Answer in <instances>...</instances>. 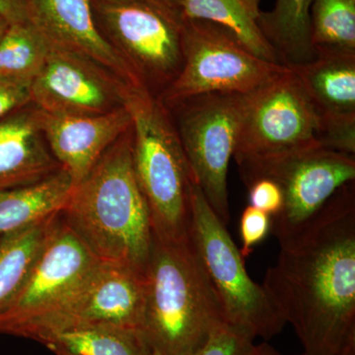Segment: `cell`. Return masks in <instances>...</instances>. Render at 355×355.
Instances as JSON below:
<instances>
[{
	"instance_id": "e0dca14e",
	"label": "cell",
	"mask_w": 355,
	"mask_h": 355,
	"mask_svg": "<svg viewBox=\"0 0 355 355\" xmlns=\"http://www.w3.org/2000/svg\"><path fill=\"white\" fill-rule=\"evenodd\" d=\"M60 168L32 103L0 119V191L36 183Z\"/></svg>"
},
{
	"instance_id": "5bb4252c",
	"label": "cell",
	"mask_w": 355,
	"mask_h": 355,
	"mask_svg": "<svg viewBox=\"0 0 355 355\" xmlns=\"http://www.w3.org/2000/svg\"><path fill=\"white\" fill-rule=\"evenodd\" d=\"M319 118L320 146L355 154V53L319 51L289 65Z\"/></svg>"
},
{
	"instance_id": "d6a6232c",
	"label": "cell",
	"mask_w": 355,
	"mask_h": 355,
	"mask_svg": "<svg viewBox=\"0 0 355 355\" xmlns=\"http://www.w3.org/2000/svg\"><path fill=\"white\" fill-rule=\"evenodd\" d=\"M9 23L7 22L6 19H4L2 16H0V39H1L2 35L4 34L7 27H8Z\"/></svg>"
},
{
	"instance_id": "8fae6325",
	"label": "cell",
	"mask_w": 355,
	"mask_h": 355,
	"mask_svg": "<svg viewBox=\"0 0 355 355\" xmlns=\"http://www.w3.org/2000/svg\"><path fill=\"white\" fill-rule=\"evenodd\" d=\"M99 261L60 214L25 284L0 313V334L29 338L69 300Z\"/></svg>"
},
{
	"instance_id": "d4e9b609",
	"label": "cell",
	"mask_w": 355,
	"mask_h": 355,
	"mask_svg": "<svg viewBox=\"0 0 355 355\" xmlns=\"http://www.w3.org/2000/svg\"><path fill=\"white\" fill-rule=\"evenodd\" d=\"M256 336L245 329L225 323L191 355H247Z\"/></svg>"
},
{
	"instance_id": "ba28073f",
	"label": "cell",
	"mask_w": 355,
	"mask_h": 355,
	"mask_svg": "<svg viewBox=\"0 0 355 355\" xmlns=\"http://www.w3.org/2000/svg\"><path fill=\"white\" fill-rule=\"evenodd\" d=\"M91 2L100 31L159 99L183 67V20L142 2Z\"/></svg>"
},
{
	"instance_id": "e575fe53",
	"label": "cell",
	"mask_w": 355,
	"mask_h": 355,
	"mask_svg": "<svg viewBox=\"0 0 355 355\" xmlns=\"http://www.w3.org/2000/svg\"><path fill=\"white\" fill-rule=\"evenodd\" d=\"M301 355H305V354H301ZM343 355H355V350H352V352H347V354H345Z\"/></svg>"
},
{
	"instance_id": "9c48e42d",
	"label": "cell",
	"mask_w": 355,
	"mask_h": 355,
	"mask_svg": "<svg viewBox=\"0 0 355 355\" xmlns=\"http://www.w3.org/2000/svg\"><path fill=\"white\" fill-rule=\"evenodd\" d=\"M245 184L268 178L284 195L282 211L272 218L277 241L295 234L345 184L355 182V155L321 146L238 165Z\"/></svg>"
},
{
	"instance_id": "f1b7e54d",
	"label": "cell",
	"mask_w": 355,
	"mask_h": 355,
	"mask_svg": "<svg viewBox=\"0 0 355 355\" xmlns=\"http://www.w3.org/2000/svg\"><path fill=\"white\" fill-rule=\"evenodd\" d=\"M0 16L9 24L30 21L26 0H0Z\"/></svg>"
},
{
	"instance_id": "7a4b0ae2",
	"label": "cell",
	"mask_w": 355,
	"mask_h": 355,
	"mask_svg": "<svg viewBox=\"0 0 355 355\" xmlns=\"http://www.w3.org/2000/svg\"><path fill=\"white\" fill-rule=\"evenodd\" d=\"M132 140L130 127L74 186L62 216L98 260L146 275L153 232Z\"/></svg>"
},
{
	"instance_id": "d6986e66",
	"label": "cell",
	"mask_w": 355,
	"mask_h": 355,
	"mask_svg": "<svg viewBox=\"0 0 355 355\" xmlns=\"http://www.w3.org/2000/svg\"><path fill=\"white\" fill-rule=\"evenodd\" d=\"M312 0H277L272 10L261 11L259 29L277 53L280 64H304L315 58L310 41Z\"/></svg>"
},
{
	"instance_id": "7c38bea8",
	"label": "cell",
	"mask_w": 355,
	"mask_h": 355,
	"mask_svg": "<svg viewBox=\"0 0 355 355\" xmlns=\"http://www.w3.org/2000/svg\"><path fill=\"white\" fill-rule=\"evenodd\" d=\"M146 275L127 266L99 263L67 302L46 318L29 338L46 345L62 331L78 327L141 328Z\"/></svg>"
},
{
	"instance_id": "4316f807",
	"label": "cell",
	"mask_w": 355,
	"mask_h": 355,
	"mask_svg": "<svg viewBox=\"0 0 355 355\" xmlns=\"http://www.w3.org/2000/svg\"><path fill=\"white\" fill-rule=\"evenodd\" d=\"M249 205L275 217L284 207V195L279 184L268 178H258L246 184Z\"/></svg>"
},
{
	"instance_id": "83f0119b",
	"label": "cell",
	"mask_w": 355,
	"mask_h": 355,
	"mask_svg": "<svg viewBox=\"0 0 355 355\" xmlns=\"http://www.w3.org/2000/svg\"><path fill=\"white\" fill-rule=\"evenodd\" d=\"M30 79L0 76V119L31 103Z\"/></svg>"
},
{
	"instance_id": "4fadbf2b",
	"label": "cell",
	"mask_w": 355,
	"mask_h": 355,
	"mask_svg": "<svg viewBox=\"0 0 355 355\" xmlns=\"http://www.w3.org/2000/svg\"><path fill=\"white\" fill-rule=\"evenodd\" d=\"M130 88L92 60L51 46L32 79L31 103L44 113L95 116L125 106Z\"/></svg>"
},
{
	"instance_id": "2e32d148",
	"label": "cell",
	"mask_w": 355,
	"mask_h": 355,
	"mask_svg": "<svg viewBox=\"0 0 355 355\" xmlns=\"http://www.w3.org/2000/svg\"><path fill=\"white\" fill-rule=\"evenodd\" d=\"M40 121L51 153L74 184L83 181L107 149L132 127V118L125 106L95 116L40 111Z\"/></svg>"
},
{
	"instance_id": "4dcf8cb0",
	"label": "cell",
	"mask_w": 355,
	"mask_h": 355,
	"mask_svg": "<svg viewBox=\"0 0 355 355\" xmlns=\"http://www.w3.org/2000/svg\"><path fill=\"white\" fill-rule=\"evenodd\" d=\"M240 3L248 15L254 21L258 19L261 13L260 3L261 0H239Z\"/></svg>"
},
{
	"instance_id": "7402d4cb",
	"label": "cell",
	"mask_w": 355,
	"mask_h": 355,
	"mask_svg": "<svg viewBox=\"0 0 355 355\" xmlns=\"http://www.w3.org/2000/svg\"><path fill=\"white\" fill-rule=\"evenodd\" d=\"M181 7L183 20H205L220 25L232 32L257 57L280 64L277 53L239 0H182Z\"/></svg>"
},
{
	"instance_id": "484cf974",
	"label": "cell",
	"mask_w": 355,
	"mask_h": 355,
	"mask_svg": "<svg viewBox=\"0 0 355 355\" xmlns=\"http://www.w3.org/2000/svg\"><path fill=\"white\" fill-rule=\"evenodd\" d=\"M272 216L260 209L248 205L243 210L240 219V234H241L242 248L240 253L244 260L254 251V247L261 244L268 237L272 230Z\"/></svg>"
},
{
	"instance_id": "f546056e",
	"label": "cell",
	"mask_w": 355,
	"mask_h": 355,
	"mask_svg": "<svg viewBox=\"0 0 355 355\" xmlns=\"http://www.w3.org/2000/svg\"><path fill=\"white\" fill-rule=\"evenodd\" d=\"M96 1L109 2V3H116V2H142V3L157 7L161 10L169 13L170 15L183 20V17H182V0H96Z\"/></svg>"
},
{
	"instance_id": "ac0fdd59",
	"label": "cell",
	"mask_w": 355,
	"mask_h": 355,
	"mask_svg": "<svg viewBox=\"0 0 355 355\" xmlns=\"http://www.w3.org/2000/svg\"><path fill=\"white\" fill-rule=\"evenodd\" d=\"M74 186L60 168L36 183L0 191V237L62 212Z\"/></svg>"
},
{
	"instance_id": "cb8c5ba5",
	"label": "cell",
	"mask_w": 355,
	"mask_h": 355,
	"mask_svg": "<svg viewBox=\"0 0 355 355\" xmlns=\"http://www.w3.org/2000/svg\"><path fill=\"white\" fill-rule=\"evenodd\" d=\"M310 41L315 55L355 53V0H312Z\"/></svg>"
},
{
	"instance_id": "5b68a950",
	"label": "cell",
	"mask_w": 355,
	"mask_h": 355,
	"mask_svg": "<svg viewBox=\"0 0 355 355\" xmlns=\"http://www.w3.org/2000/svg\"><path fill=\"white\" fill-rule=\"evenodd\" d=\"M191 239L220 302L226 323L268 340L284 330L286 320L263 286L250 277L239 248L225 224L193 184Z\"/></svg>"
},
{
	"instance_id": "3957f363",
	"label": "cell",
	"mask_w": 355,
	"mask_h": 355,
	"mask_svg": "<svg viewBox=\"0 0 355 355\" xmlns=\"http://www.w3.org/2000/svg\"><path fill=\"white\" fill-rule=\"evenodd\" d=\"M225 323L191 237L172 242L153 235L140 330L156 355H191Z\"/></svg>"
},
{
	"instance_id": "603a6c76",
	"label": "cell",
	"mask_w": 355,
	"mask_h": 355,
	"mask_svg": "<svg viewBox=\"0 0 355 355\" xmlns=\"http://www.w3.org/2000/svg\"><path fill=\"white\" fill-rule=\"evenodd\" d=\"M51 44L31 21L10 23L0 39V76L32 80Z\"/></svg>"
},
{
	"instance_id": "9a60e30c",
	"label": "cell",
	"mask_w": 355,
	"mask_h": 355,
	"mask_svg": "<svg viewBox=\"0 0 355 355\" xmlns=\"http://www.w3.org/2000/svg\"><path fill=\"white\" fill-rule=\"evenodd\" d=\"M26 3L30 21L51 46L92 60L132 87L146 88L100 31L91 0H26Z\"/></svg>"
},
{
	"instance_id": "8992f818",
	"label": "cell",
	"mask_w": 355,
	"mask_h": 355,
	"mask_svg": "<svg viewBox=\"0 0 355 355\" xmlns=\"http://www.w3.org/2000/svg\"><path fill=\"white\" fill-rule=\"evenodd\" d=\"M248 94L205 93L167 105L196 184L227 225V175Z\"/></svg>"
},
{
	"instance_id": "30bf717a",
	"label": "cell",
	"mask_w": 355,
	"mask_h": 355,
	"mask_svg": "<svg viewBox=\"0 0 355 355\" xmlns=\"http://www.w3.org/2000/svg\"><path fill=\"white\" fill-rule=\"evenodd\" d=\"M319 118L291 69L247 95L234 150L237 165L320 146Z\"/></svg>"
},
{
	"instance_id": "836d02e7",
	"label": "cell",
	"mask_w": 355,
	"mask_h": 355,
	"mask_svg": "<svg viewBox=\"0 0 355 355\" xmlns=\"http://www.w3.org/2000/svg\"><path fill=\"white\" fill-rule=\"evenodd\" d=\"M50 349L55 355H77L71 354V352H67V350L60 349V347H51Z\"/></svg>"
},
{
	"instance_id": "ffe728a7",
	"label": "cell",
	"mask_w": 355,
	"mask_h": 355,
	"mask_svg": "<svg viewBox=\"0 0 355 355\" xmlns=\"http://www.w3.org/2000/svg\"><path fill=\"white\" fill-rule=\"evenodd\" d=\"M60 214L0 237V313L25 284Z\"/></svg>"
},
{
	"instance_id": "52a82bcc",
	"label": "cell",
	"mask_w": 355,
	"mask_h": 355,
	"mask_svg": "<svg viewBox=\"0 0 355 355\" xmlns=\"http://www.w3.org/2000/svg\"><path fill=\"white\" fill-rule=\"evenodd\" d=\"M182 46L181 72L159 97L165 106L205 93L249 94L288 69L257 57L232 32L210 21L184 19Z\"/></svg>"
},
{
	"instance_id": "277c9868",
	"label": "cell",
	"mask_w": 355,
	"mask_h": 355,
	"mask_svg": "<svg viewBox=\"0 0 355 355\" xmlns=\"http://www.w3.org/2000/svg\"><path fill=\"white\" fill-rule=\"evenodd\" d=\"M133 169L150 214L153 235L165 241L191 237L193 173L167 108L146 88H130Z\"/></svg>"
},
{
	"instance_id": "6da1fadb",
	"label": "cell",
	"mask_w": 355,
	"mask_h": 355,
	"mask_svg": "<svg viewBox=\"0 0 355 355\" xmlns=\"http://www.w3.org/2000/svg\"><path fill=\"white\" fill-rule=\"evenodd\" d=\"M279 243L261 286L293 327L303 354L355 350V182Z\"/></svg>"
},
{
	"instance_id": "1f68e13d",
	"label": "cell",
	"mask_w": 355,
	"mask_h": 355,
	"mask_svg": "<svg viewBox=\"0 0 355 355\" xmlns=\"http://www.w3.org/2000/svg\"><path fill=\"white\" fill-rule=\"evenodd\" d=\"M247 355H282L277 349H273L268 343H261L254 345Z\"/></svg>"
},
{
	"instance_id": "44dd1931",
	"label": "cell",
	"mask_w": 355,
	"mask_h": 355,
	"mask_svg": "<svg viewBox=\"0 0 355 355\" xmlns=\"http://www.w3.org/2000/svg\"><path fill=\"white\" fill-rule=\"evenodd\" d=\"M46 347L77 355H156L140 329L116 326L70 329L53 336Z\"/></svg>"
}]
</instances>
